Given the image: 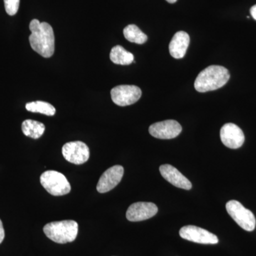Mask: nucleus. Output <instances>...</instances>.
I'll list each match as a JSON object with an SVG mask.
<instances>
[{
    "instance_id": "1",
    "label": "nucleus",
    "mask_w": 256,
    "mask_h": 256,
    "mask_svg": "<svg viewBox=\"0 0 256 256\" xmlns=\"http://www.w3.org/2000/svg\"><path fill=\"white\" fill-rule=\"evenodd\" d=\"M30 30L32 32L30 42L32 50L44 58L52 56L55 50V37L50 24L33 20L30 22Z\"/></svg>"
},
{
    "instance_id": "2",
    "label": "nucleus",
    "mask_w": 256,
    "mask_h": 256,
    "mask_svg": "<svg viewBox=\"0 0 256 256\" xmlns=\"http://www.w3.org/2000/svg\"><path fill=\"white\" fill-rule=\"evenodd\" d=\"M229 78L228 69L222 66H210L198 74L195 80L194 88L200 92H212L223 87Z\"/></svg>"
},
{
    "instance_id": "3",
    "label": "nucleus",
    "mask_w": 256,
    "mask_h": 256,
    "mask_svg": "<svg viewBox=\"0 0 256 256\" xmlns=\"http://www.w3.org/2000/svg\"><path fill=\"white\" fill-rule=\"evenodd\" d=\"M44 232L53 242L64 244L75 240L78 235V225L72 220L50 222L44 227Z\"/></svg>"
},
{
    "instance_id": "4",
    "label": "nucleus",
    "mask_w": 256,
    "mask_h": 256,
    "mask_svg": "<svg viewBox=\"0 0 256 256\" xmlns=\"http://www.w3.org/2000/svg\"><path fill=\"white\" fill-rule=\"evenodd\" d=\"M40 182L43 188L53 196H63L70 192V185L62 173L54 170L45 172L41 175Z\"/></svg>"
},
{
    "instance_id": "5",
    "label": "nucleus",
    "mask_w": 256,
    "mask_h": 256,
    "mask_svg": "<svg viewBox=\"0 0 256 256\" xmlns=\"http://www.w3.org/2000/svg\"><path fill=\"white\" fill-rule=\"evenodd\" d=\"M227 212L239 226L247 232H252L256 228L255 216L236 200L229 201L226 205Z\"/></svg>"
},
{
    "instance_id": "6",
    "label": "nucleus",
    "mask_w": 256,
    "mask_h": 256,
    "mask_svg": "<svg viewBox=\"0 0 256 256\" xmlns=\"http://www.w3.org/2000/svg\"><path fill=\"white\" fill-rule=\"evenodd\" d=\"M111 98L114 104L119 106L132 105L139 100L142 90L139 87L132 85H120L111 90Z\"/></svg>"
},
{
    "instance_id": "7",
    "label": "nucleus",
    "mask_w": 256,
    "mask_h": 256,
    "mask_svg": "<svg viewBox=\"0 0 256 256\" xmlns=\"http://www.w3.org/2000/svg\"><path fill=\"white\" fill-rule=\"evenodd\" d=\"M62 154L65 160L75 164H82L86 162L90 156V150L85 143L80 141L70 142L62 148Z\"/></svg>"
},
{
    "instance_id": "8",
    "label": "nucleus",
    "mask_w": 256,
    "mask_h": 256,
    "mask_svg": "<svg viewBox=\"0 0 256 256\" xmlns=\"http://www.w3.org/2000/svg\"><path fill=\"white\" fill-rule=\"evenodd\" d=\"M180 235L183 239L190 242L201 244H216L218 237L205 229L195 226H186L180 229Z\"/></svg>"
},
{
    "instance_id": "9",
    "label": "nucleus",
    "mask_w": 256,
    "mask_h": 256,
    "mask_svg": "<svg viewBox=\"0 0 256 256\" xmlns=\"http://www.w3.org/2000/svg\"><path fill=\"white\" fill-rule=\"evenodd\" d=\"M182 130L181 124L174 120H168L151 124L149 132L158 139L170 140L178 137Z\"/></svg>"
},
{
    "instance_id": "10",
    "label": "nucleus",
    "mask_w": 256,
    "mask_h": 256,
    "mask_svg": "<svg viewBox=\"0 0 256 256\" xmlns=\"http://www.w3.org/2000/svg\"><path fill=\"white\" fill-rule=\"evenodd\" d=\"M158 212V206L154 204L151 202H137L129 206L126 217L130 222H141L154 216Z\"/></svg>"
},
{
    "instance_id": "11",
    "label": "nucleus",
    "mask_w": 256,
    "mask_h": 256,
    "mask_svg": "<svg viewBox=\"0 0 256 256\" xmlns=\"http://www.w3.org/2000/svg\"><path fill=\"white\" fill-rule=\"evenodd\" d=\"M222 142L230 149H238L245 141V136L242 130L234 124H224L220 131Z\"/></svg>"
},
{
    "instance_id": "12",
    "label": "nucleus",
    "mask_w": 256,
    "mask_h": 256,
    "mask_svg": "<svg viewBox=\"0 0 256 256\" xmlns=\"http://www.w3.org/2000/svg\"><path fill=\"white\" fill-rule=\"evenodd\" d=\"M124 174V168L120 165H116L106 170L101 175L97 184L99 193H106L116 188L122 180Z\"/></svg>"
},
{
    "instance_id": "13",
    "label": "nucleus",
    "mask_w": 256,
    "mask_h": 256,
    "mask_svg": "<svg viewBox=\"0 0 256 256\" xmlns=\"http://www.w3.org/2000/svg\"><path fill=\"white\" fill-rule=\"evenodd\" d=\"M160 172L163 178L176 188L186 190H191L192 185L190 180L172 165H161Z\"/></svg>"
},
{
    "instance_id": "14",
    "label": "nucleus",
    "mask_w": 256,
    "mask_h": 256,
    "mask_svg": "<svg viewBox=\"0 0 256 256\" xmlns=\"http://www.w3.org/2000/svg\"><path fill=\"white\" fill-rule=\"evenodd\" d=\"M190 37L186 32H178L173 36L170 44V53L174 58H182L186 54Z\"/></svg>"
},
{
    "instance_id": "15",
    "label": "nucleus",
    "mask_w": 256,
    "mask_h": 256,
    "mask_svg": "<svg viewBox=\"0 0 256 256\" xmlns=\"http://www.w3.org/2000/svg\"><path fill=\"white\" fill-rule=\"evenodd\" d=\"M45 129L46 128L42 122L33 120H26L22 124V130L24 134L33 139L41 138L45 132Z\"/></svg>"
},
{
    "instance_id": "16",
    "label": "nucleus",
    "mask_w": 256,
    "mask_h": 256,
    "mask_svg": "<svg viewBox=\"0 0 256 256\" xmlns=\"http://www.w3.org/2000/svg\"><path fill=\"white\" fill-rule=\"evenodd\" d=\"M110 58L111 62L118 65H130L134 62V56L132 54L120 45L114 46L111 50Z\"/></svg>"
},
{
    "instance_id": "17",
    "label": "nucleus",
    "mask_w": 256,
    "mask_h": 256,
    "mask_svg": "<svg viewBox=\"0 0 256 256\" xmlns=\"http://www.w3.org/2000/svg\"><path fill=\"white\" fill-rule=\"evenodd\" d=\"M124 34L128 41L137 44H143L148 41V36L134 24L126 26L124 30Z\"/></svg>"
},
{
    "instance_id": "18",
    "label": "nucleus",
    "mask_w": 256,
    "mask_h": 256,
    "mask_svg": "<svg viewBox=\"0 0 256 256\" xmlns=\"http://www.w3.org/2000/svg\"><path fill=\"white\" fill-rule=\"evenodd\" d=\"M26 109L30 112H38L48 116H53L56 114L55 108L44 101L37 100L28 102L26 105Z\"/></svg>"
},
{
    "instance_id": "19",
    "label": "nucleus",
    "mask_w": 256,
    "mask_h": 256,
    "mask_svg": "<svg viewBox=\"0 0 256 256\" xmlns=\"http://www.w3.org/2000/svg\"><path fill=\"white\" fill-rule=\"evenodd\" d=\"M5 10L10 16L18 13L20 8V0H4Z\"/></svg>"
},
{
    "instance_id": "20",
    "label": "nucleus",
    "mask_w": 256,
    "mask_h": 256,
    "mask_svg": "<svg viewBox=\"0 0 256 256\" xmlns=\"http://www.w3.org/2000/svg\"><path fill=\"white\" fill-rule=\"evenodd\" d=\"M4 236L5 234L4 227H3L2 222L0 220V244H2V242L4 240Z\"/></svg>"
},
{
    "instance_id": "21",
    "label": "nucleus",
    "mask_w": 256,
    "mask_h": 256,
    "mask_svg": "<svg viewBox=\"0 0 256 256\" xmlns=\"http://www.w3.org/2000/svg\"><path fill=\"white\" fill-rule=\"evenodd\" d=\"M250 14H252V18L256 21V4L254 5L250 10Z\"/></svg>"
},
{
    "instance_id": "22",
    "label": "nucleus",
    "mask_w": 256,
    "mask_h": 256,
    "mask_svg": "<svg viewBox=\"0 0 256 256\" xmlns=\"http://www.w3.org/2000/svg\"><path fill=\"white\" fill-rule=\"evenodd\" d=\"M166 1L170 3V4H174L178 0H166Z\"/></svg>"
}]
</instances>
